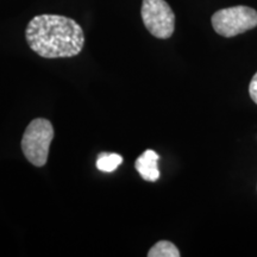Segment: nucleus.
Instances as JSON below:
<instances>
[{"label": "nucleus", "instance_id": "1", "mask_svg": "<svg viewBox=\"0 0 257 257\" xmlns=\"http://www.w3.org/2000/svg\"><path fill=\"white\" fill-rule=\"evenodd\" d=\"M25 37L31 50L44 59L76 56L85 44L82 28L74 19L60 15H40L32 18Z\"/></svg>", "mask_w": 257, "mask_h": 257}, {"label": "nucleus", "instance_id": "2", "mask_svg": "<svg viewBox=\"0 0 257 257\" xmlns=\"http://www.w3.org/2000/svg\"><path fill=\"white\" fill-rule=\"evenodd\" d=\"M53 140L54 127L48 119L36 118L28 125L22 138V150L31 165L46 166Z\"/></svg>", "mask_w": 257, "mask_h": 257}, {"label": "nucleus", "instance_id": "3", "mask_svg": "<svg viewBox=\"0 0 257 257\" xmlns=\"http://www.w3.org/2000/svg\"><path fill=\"white\" fill-rule=\"evenodd\" d=\"M212 27L220 36H237L257 27V12L248 6L219 10L212 16Z\"/></svg>", "mask_w": 257, "mask_h": 257}, {"label": "nucleus", "instance_id": "4", "mask_svg": "<svg viewBox=\"0 0 257 257\" xmlns=\"http://www.w3.org/2000/svg\"><path fill=\"white\" fill-rule=\"evenodd\" d=\"M143 23L147 30L160 40L172 37L175 29V15L165 0H143Z\"/></svg>", "mask_w": 257, "mask_h": 257}, {"label": "nucleus", "instance_id": "5", "mask_svg": "<svg viewBox=\"0 0 257 257\" xmlns=\"http://www.w3.org/2000/svg\"><path fill=\"white\" fill-rule=\"evenodd\" d=\"M159 159L160 156L154 150H146L135 162V168L146 181L155 182L160 179Z\"/></svg>", "mask_w": 257, "mask_h": 257}, {"label": "nucleus", "instance_id": "6", "mask_svg": "<svg viewBox=\"0 0 257 257\" xmlns=\"http://www.w3.org/2000/svg\"><path fill=\"white\" fill-rule=\"evenodd\" d=\"M123 162V157L118 154L102 153L96 160V168L104 173H112Z\"/></svg>", "mask_w": 257, "mask_h": 257}, {"label": "nucleus", "instance_id": "7", "mask_svg": "<svg viewBox=\"0 0 257 257\" xmlns=\"http://www.w3.org/2000/svg\"><path fill=\"white\" fill-rule=\"evenodd\" d=\"M179 249L168 240H160L148 252L149 257H180Z\"/></svg>", "mask_w": 257, "mask_h": 257}, {"label": "nucleus", "instance_id": "8", "mask_svg": "<svg viewBox=\"0 0 257 257\" xmlns=\"http://www.w3.org/2000/svg\"><path fill=\"white\" fill-rule=\"evenodd\" d=\"M249 93H250V96H251L252 101L255 102V104H257V72L255 75H253V78L251 79V82H250Z\"/></svg>", "mask_w": 257, "mask_h": 257}]
</instances>
